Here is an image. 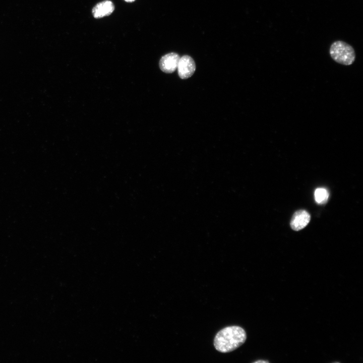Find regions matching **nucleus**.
<instances>
[{
	"label": "nucleus",
	"instance_id": "nucleus-1",
	"mask_svg": "<svg viewBox=\"0 0 363 363\" xmlns=\"http://www.w3.org/2000/svg\"><path fill=\"white\" fill-rule=\"evenodd\" d=\"M246 339V333L243 328L237 326H228L216 334L214 339V346L218 351L227 353L238 348Z\"/></svg>",
	"mask_w": 363,
	"mask_h": 363
},
{
	"label": "nucleus",
	"instance_id": "nucleus-2",
	"mask_svg": "<svg viewBox=\"0 0 363 363\" xmlns=\"http://www.w3.org/2000/svg\"><path fill=\"white\" fill-rule=\"evenodd\" d=\"M329 53L331 58L336 63L345 65H352L355 59L353 48L346 42L338 40L330 46Z\"/></svg>",
	"mask_w": 363,
	"mask_h": 363
},
{
	"label": "nucleus",
	"instance_id": "nucleus-3",
	"mask_svg": "<svg viewBox=\"0 0 363 363\" xmlns=\"http://www.w3.org/2000/svg\"><path fill=\"white\" fill-rule=\"evenodd\" d=\"M177 69L178 76L181 79H188L195 71V63L191 56L185 55L179 58Z\"/></svg>",
	"mask_w": 363,
	"mask_h": 363
},
{
	"label": "nucleus",
	"instance_id": "nucleus-4",
	"mask_svg": "<svg viewBox=\"0 0 363 363\" xmlns=\"http://www.w3.org/2000/svg\"><path fill=\"white\" fill-rule=\"evenodd\" d=\"M310 219L311 216L306 210H297L292 216L290 222V227L293 230H300L308 224Z\"/></svg>",
	"mask_w": 363,
	"mask_h": 363
},
{
	"label": "nucleus",
	"instance_id": "nucleus-5",
	"mask_svg": "<svg viewBox=\"0 0 363 363\" xmlns=\"http://www.w3.org/2000/svg\"><path fill=\"white\" fill-rule=\"evenodd\" d=\"M180 57L175 52H171L163 56L159 61L160 69L166 73H173L177 69Z\"/></svg>",
	"mask_w": 363,
	"mask_h": 363
},
{
	"label": "nucleus",
	"instance_id": "nucleus-6",
	"mask_svg": "<svg viewBox=\"0 0 363 363\" xmlns=\"http://www.w3.org/2000/svg\"><path fill=\"white\" fill-rule=\"evenodd\" d=\"M114 6L112 2L104 1L97 4L92 9L94 18L98 19L110 15L114 11Z\"/></svg>",
	"mask_w": 363,
	"mask_h": 363
},
{
	"label": "nucleus",
	"instance_id": "nucleus-7",
	"mask_svg": "<svg viewBox=\"0 0 363 363\" xmlns=\"http://www.w3.org/2000/svg\"><path fill=\"white\" fill-rule=\"evenodd\" d=\"M314 197L317 203L323 204L327 202L329 198V193L326 189L319 188L315 191Z\"/></svg>",
	"mask_w": 363,
	"mask_h": 363
},
{
	"label": "nucleus",
	"instance_id": "nucleus-8",
	"mask_svg": "<svg viewBox=\"0 0 363 363\" xmlns=\"http://www.w3.org/2000/svg\"><path fill=\"white\" fill-rule=\"evenodd\" d=\"M254 362L256 363H259V362H269L267 360H258L257 361H254Z\"/></svg>",
	"mask_w": 363,
	"mask_h": 363
},
{
	"label": "nucleus",
	"instance_id": "nucleus-9",
	"mask_svg": "<svg viewBox=\"0 0 363 363\" xmlns=\"http://www.w3.org/2000/svg\"><path fill=\"white\" fill-rule=\"evenodd\" d=\"M124 1L127 2L131 3V2L135 1V0H124Z\"/></svg>",
	"mask_w": 363,
	"mask_h": 363
}]
</instances>
